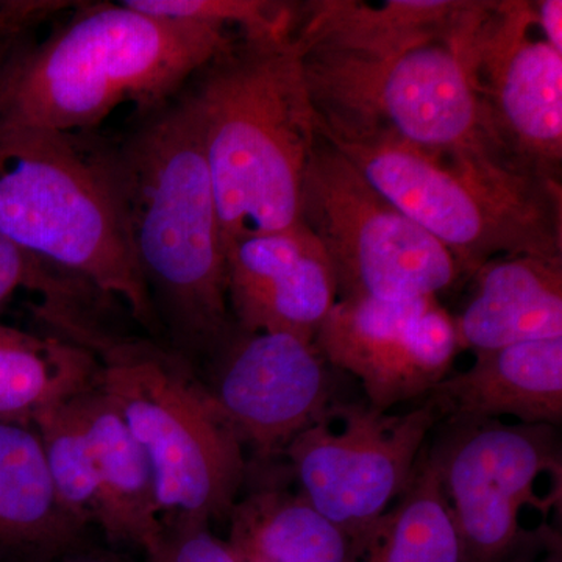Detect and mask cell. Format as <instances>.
I'll use <instances>...</instances> for the list:
<instances>
[{
    "instance_id": "22",
    "label": "cell",
    "mask_w": 562,
    "mask_h": 562,
    "mask_svg": "<svg viewBox=\"0 0 562 562\" xmlns=\"http://www.w3.org/2000/svg\"><path fill=\"white\" fill-rule=\"evenodd\" d=\"M360 562H462L435 453L417 465L394 508L368 532L360 546Z\"/></svg>"
},
{
    "instance_id": "15",
    "label": "cell",
    "mask_w": 562,
    "mask_h": 562,
    "mask_svg": "<svg viewBox=\"0 0 562 562\" xmlns=\"http://www.w3.org/2000/svg\"><path fill=\"white\" fill-rule=\"evenodd\" d=\"M483 0H357L297 3L294 35L305 54L383 58L432 40L460 35Z\"/></svg>"
},
{
    "instance_id": "9",
    "label": "cell",
    "mask_w": 562,
    "mask_h": 562,
    "mask_svg": "<svg viewBox=\"0 0 562 562\" xmlns=\"http://www.w3.org/2000/svg\"><path fill=\"white\" fill-rule=\"evenodd\" d=\"M557 427L458 424L449 441L436 449L442 487L457 525L462 562H509L532 535L522 527L525 508L547 513L561 498L543 497V476L561 480Z\"/></svg>"
},
{
    "instance_id": "10",
    "label": "cell",
    "mask_w": 562,
    "mask_h": 562,
    "mask_svg": "<svg viewBox=\"0 0 562 562\" xmlns=\"http://www.w3.org/2000/svg\"><path fill=\"white\" fill-rule=\"evenodd\" d=\"M284 449L301 495L353 539L360 553L373 525L412 483L428 432L431 405L390 414L371 405L331 406Z\"/></svg>"
},
{
    "instance_id": "8",
    "label": "cell",
    "mask_w": 562,
    "mask_h": 562,
    "mask_svg": "<svg viewBox=\"0 0 562 562\" xmlns=\"http://www.w3.org/2000/svg\"><path fill=\"white\" fill-rule=\"evenodd\" d=\"M301 222L327 251L339 299H439L464 279L453 255L322 136L303 180Z\"/></svg>"
},
{
    "instance_id": "17",
    "label": "cell",
    "mask_w": 562,
    "mask_h": 562,
    "mask_svg": "<svg viewBox=\"0 0 562 562\" xmlns=\"http://www.w3.org/2000/svg\"><path fill=\"white\" fill-rule=\"evenodd\" d=\"M472 279L471 301L454 317L462 350L562 338V258H495Z\"/></svg>"
},
{
    "instance_id": "11",
    "label": "cell",
    "mask_w": 562,
    "mask_h": 562,
    "mask_svg": "<svg viewBox=\"0 0 562 562\" xmlns=\"http://www.w3.org/2000/svg\"><path fill=\"white\" fill-rule=\"evenodd\" d=\"M458 41L503 149L561 183L562 54L536 31L532 2L484 0Z\"/></svg>"
},
{
    "instance_id": "5",
    "label": "cell",
    "mask_w": 562,
    "mask_h": 562,
    "mask_svg": "<svg viewBox=\"0 0 562 562\" xmlns=\"http://www.w3.org/2000/svg\"><path fill=\"white\" fill-rule=\"evenodd\" d=\"M0 235L161 333L125 241L105 144L0 124Z\"/></svg>"
},
{
    "instance_id": "28",
    "label": "cell",
    "mask_w": 562,
    "mask_h": 562,
    "mask_svg": "<svg viewBox=\"0 0 562 562\" xmlns=\"http://www.w3.org/2000/svg\"><path fill=\"white\" fill-rule=\"evenodd\" d=\"M536 31L558 54H562V2L561 0H539L532 2Z\"/></svg>"
},
{
    "instance_id": "27",
    "label": "cell",
    "mask_w": 562,
    "mask_h": 562,
    "mask_svg": "<svg viewBox=\"0 0 562 562\" xmlns=\"http://www.w3.org/2000/svg\"><path fill=\"white\" fill-rule=\"evenodd\" d=\"M76 5L58 0H0V66L36 25Z\"/></svg>"
},
{
    "instance_id": "1",
    "label": "cell",
    "mask_w": 562,
    "mask_h": 562,
    "mask_svg": "<svg viewBox=\"0 0 562 562\" xmlns=\"http://www.w3.org/2000/svg\"><path fill=\"white\" fill-rule=\"evenodd\" d=\"M105 149L125 241L161 331L190 361L213 357L236 327L216 195L188 91Z\"/></svg>"
},
{
    "instance_id": "26",
    "label": "cell",
    "mask_w": 562,
    "mask_h": 562,
    "mask_svg": "<svg viewBox=\"0 0 562 562\" xmlns=\"http://www.w3.org/2000/svg\"><path fill=\"white\" fill-rule=\"evenodd\" d=\"M146 562H239L227 541L211 532L209 522L166 524L160 541L146 552Z\"/></svg>"
},
{
    "instance_id": "3",
    "label": "cell",
    "mask_w": 562,
    "mask_h": 562,
    "mask_svg": "<svg viewBox=\"0 0 562 562\" xmlns=\"http://www.w3.org/2000/svg\"><path fill=\"white\" fill-rule=\"evenodd\" d=\"M188 90L201 124L225 251L301 224L306 169L319 143L294 31L233 41Z\"/></svg>"
},
{
    "instance_id": "24",
    "label": "cell",
    "mask_w": 562,
    "mask_h": 562,
    "mask_svg": "<svg viewBox=\"0 0 562 562\" xmlns=\"http://www.w3.org/2000/svg\"><path fill=\"white\" fill-rule=\"evenodd\" d=\"M128 7L169 20L238 29L241 38H273L295 27L297 3L272 0H125Z\"/></svg>"
},
{
    "instance_id": "21",
    "label": "cell",
    "mask_w": 562,
    "mask_h": 562,
    "mask_svg": "<svg viewBox=\"0 0 562 562\" xmlns=\"http://www.w3.org/2000/svg\"><path fill=\"white\" fill-rule=\"evenodd\" d=\"M95 373L79 344L0 324V422L33 427L41 414L95 390Z\"/></svg>"
},
{
    "instance_id": "14",
    "label": "cell",
    "mask_w": 562,
    "mask_h": 562,
    "mask_svg": "<svg viewBox=\"0 0 562 562\" xmlns=\"http://www.w3.org/2000/svg\"><path fill=\"white\" fill-rule=\"evenodd\" d=\"M227 297L236 330L314 341L339 295L327 251L301 222L233 244Z\"/></svg>"
},
{
    "instance_id": "7",
    "label": "cell",
    "mask_w": 562,
    "mask_h": 562,
    "mask_svg": "<svg viewBox=\"0 0 562 562\" xmlns=\"http://www.w3.org/2000/svg\"><path fill=\"white\" fill-rule=\"evenodd\" d=\"M460 35L383 58L303 52L319 133L394 140L428 154L486 155L519 168L492 131Z\"/></svg>"
},
{
    "instance_id": "12",
    "label": "cell",
    "mask_w": 562,
    "mask_h": 562,
    "mask_svg": "<svg viewBox=\"0 0 562 562\" xmlns=\"http://www.w3.org/2000/svg\"><path fill=\"white\" fill-rule=\"evenodd\" d=\"M324 360L360 380L387 412L430 394L461 353L454 316L438 297L338 299L314 336Z\"/></svg>"
},
{
    "instance_id": "29",
    "label": "cell",
    "mask_w": 562,
    "mask_h": 562,
    "mask_svg": "<svg viewBox=\"0 0 562 562\" xmlns=\"http://www.w3.org/2000/svg\"><path fill=\"white\" fill-rule=\"evenodd\" d=\"M57 562H131L124 554L117 553L114 549L91 543L90 539L81 542L76 549L70 550Z\"/></svg>"
},
{
    "instance_id": "13",
    "label": "cell",
    "mask_w": 562,
    "mask_h": 562,
    "mask_svg": "<svg viewBox=\"0 0 562 562\" xmlns=\"http://www.w3.org/2000/svg\"><path fill=\"white\" fill-rule=\"evenodd\" d=\"M211 358V397L243 447L262 460L330 412L328 362L314 341L236 330Z\"/></svg>"
},
{
    "instance_id": "23",
    "label": "cell",
    "mask_w": 562,
    "mask_h": 562,
    "mask_svg": "<svg viewBox=\"0 0 562 562\" xmlns=\"http://www.w3.org/2000/svg\"><path fill=\"white\" fill-rule=\"evenodd\" d=\"M63 508L81 524L94 522L98 503L94 462L77 397L33 422Z\"/></svg>"
},
{
    "instance_id": "19",
    "label": "cell",
    "mask_w": 562,
    "mask_h": 562,
    "mask_svg": "<svg viewBox=\"0 0 562 562\" xmlns=\"http://www.w3.org/2000/svg\"><path fill=\"white\" fill-rule=\"evenodd\" d=\"M77 403L98 483L92 525L101 528L111 547L149 552L165 530L149 458L101 391L85 392Z\"/></svg>"
},
{
    "instance_id": "4",
    "label": "cell",
    "mask_w": 562,
    "mask_h": 562,
    "mask_svg": "<svg viewBox=\"0 0 562 562\" xmlns=\"http://www.w3.org/2000/svg\"><path fill=\"white\" fill-rule=\"evenodd\" d=\"M101 306H47L35 316L50 333L91 351L95 390L149 458L162 525L228 519L246 476L241 441L184 355L113 330Z\"/></svg>"
},
{
    "instance_id": "20",
    "label": "cell",
    "mask_w": 562,
    "mask_h": 562,
    "mask_svg": "<svg viewBox=\"0 0 562 562\" xmlns=\"http://www.w3.org/2000/svg\"><path fill=\"white\" fill-rule=\"evenodd\" d=\"M227 520L239 562H360L353 539L301 494L251 492Z\"/></svg>"
},
{
    "instance_id": "25",
    "label": "cell",
    "mask_w": 562,
    "mask_h": 562,
    "mask_svg": "<svg viewBox=\"0 0 562 562\" xmlns=\"http://www.w3.org/2000/svg\"><path fill=\"white\" fill-rule=\"evenodd\" d=\"M21 290L40 294L43 305L102 295L85 281L50 268L0 235V308Z\"/></svg>"
},
{
    "instance_id": "16",
    "label": "cell",
    "mask_w": 562,
    "mask_h": 562,
    "mask_svg": "<svg viewBox=\"0 0 562 562\" xmlns=\"http://www.w3.org/2000/svg\"><path fill=\"white\" fill-rule=\"evenodd\" d=\"M432 408L458 424L497 420L557 427L562 419V338L513 344L475 355L468 371L447 375L430 392Z\"/></svg>"
},
{
    "instance_id": "2",
    "label": "cell",
    "mask_w": 562,
    "mask_h": 562,
    "mask_svg": "<svg viewBox=\"0 0 562 562\" xmlns=\"http://www.w3.org/2000/svg\"><path fill=\"white\" fill-rule=\"evenodd\" d=\"M227 29L154 16L127 3H79L41 43L0 66V124L81 133L131 103L161 109L221 52Z\"/></svg>"
},
{
    "instance_id": "18",
    "label": "cell",
    "mask_w": 562,
    "mask_h": 562,
    "mask_svg": "<svg viewBox=\"0 0 562 562\" xmlns=\"http://www.w3.org/2000/svg\"><path fill=\"white\" fill-rule=\"evenodd\" d=\"M87 539L58 501L38 432L0 422V562H57Z\"/></svg>"
},
{
    "instance_id": "6",
    "label": "cell",
    "mask_w": 562,
    "mask_h": 562,
    "mask_svg": "<svg viewBox=\"0 0 562 562\" xmlns=\"http://www.w3.org/2000/svg\"><path fill=\"white\" fill-rule=\"evenodd\" d=\"M409 220L453 255L462 276L516 255L562 258V183L475 154H428L386 139L322 135Z\"/></svg>"
}]
</instances>
